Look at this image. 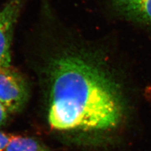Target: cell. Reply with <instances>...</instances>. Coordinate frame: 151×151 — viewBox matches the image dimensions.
<instances>
[{
  "instance_id": "3",
  "label": "cell",
  "mask_w": 151,
  "mask_h": 151,
  "mask_svg": "<svg viewBox=\"0 0 151 151\" xmlns=\"http://www.w3.org/2000/svg\"><path fill=\"white\" fill-rule=\"evenodd\" d=\"M24 0H8L0 12V70L10 67L13 30Z\"/></svg>"
},
{
  "instance_id": "7",
  "label": "cell",
  "mask_w": 151,
  "mask_h": 151,
  "mask_svg": "<svg viewBox=\"0 0 151 151\" xmlns=\"http://www.w3.org/2000/svg\"><path fill=\"white\" fill-rule=\"evenodd\" d=\"M9 114V113L6 110V108L0 103V126L5 124L8 120Z\"/></svg>"
},
{
  "instance_id": "5",
  "label": "cell",
  "mask_w": 151,
  "mask_h": 151,
  "mask_svg": "<svg viewBox=\"0 0 151 151\" xmlns=\"http://www.w3.org/2000/svg\"><path fill=\"white\" fill-rule=\"evenodd\" d=\"M4 151H45V150L34 139L13 135Z\"/></svg>"
},
{
  "instance_id": "4",
  "label": "cell",
  "mask_w": 151,
  "mask_h": 151,
  "mask_svg": "<svg viewBox=\"0 0 151 151\" xmlns=\"http://www.w3.org/2000/svg\"><path fill=\"white\" fill-rule=\"evenodd\" d=\"M125 15L140 20L151 22V0H113Z\"/></svg>"
},
{
  "instance_id": "6",
  "label": "cell",
  "mask_w": 151,
  "mask_h": 151,
  "mask_svg": "<svg viewBox=\"0 0 151 151\" xmlns=\"http://www.w3.org/2000/svg\"><path fill=\"white\" fill-rule=\"evenodd\" d=\"M12 135L0 131V151H4Z\"/></svg>"
},
{
  "instance_id": "2",
  "label": "cell",
  "mask_w": 151,
  "mask_h": 151,
  "mask_svg": "<svg viewBox=\"0 0 151 151\" xmlns=\"http://www.w3.org/2000/svg\"><path fill=\"white\" fill-rule=\"evenodd\" d=\"M28 98V86L22 76L11 66L0 70V103L9 114L22 110Z\"/></svg>"
},
{
  "instance_id": "1",
  "label": "cell",
  "mask_w": 151,
  "mask_h": 151,
  "mask_svg": "<svg viewBox=\"0 0 151 151\" xmlns=\"http://www.w3.org/2000/svg\"><path fill=\"white\" fill-rule=\"evenodd\" d=\"M48 121L60 131H103L119 124L124 106L115 85L101 70L76 56L50 66Z\"/></svg>"
}]
</instances>
